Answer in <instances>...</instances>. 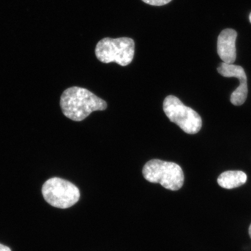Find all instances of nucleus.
<instances>
[{"label": "nucleus", "instance_id": "nucleus-1", "mask_svg": "<svg viewBox=\"0 0 251 251\" xmlns=\"http://www.w3.org/2000/svg\"><path fill=\"white\" fill-rule=\"evenodd\" d=\"M60 105L63 114L74 121H81L96 111L107 108L104 100L84 88L72 87L63 92Z\"/></svg>", "mask_w": 251, "mask_h": 251}, {"label": "nucleus", "instance_id": "nucleus-11", "mask_svg": "<svg viewBox=\"0 0 251 251\" xmlns=\"http://www.w3.org/2000/svg\"><path fill=\"white\" fill-rule=\"evenodd\" d=\"M249 234H250V237L251 238V225H250V226L249 228Z\"/></svg>", "mask_w": 251, "mask_h": 251}, {"label": "nucleus", "instance_id": "nucleus-5", "mask_svg": "<svg viewBox=\"0 0 251 251\" xmlns=\"http://www.w3.org/2000/svg\"><path fill=\"white\" fill-rule=\"evenodd\" d=\"M44 199L56 208L67 209L75 205L79 200L78 188L71 182L59 177L47 180L42 187Z\"/></svg>", "mask_w": 251, "mask_h": 251}, {"label": "nucleus", "instance_id": "nucleus-7", "mask_svg": "<svg viewBox=\"0 0 251 251\" xmlns=\"http://www.w3.org/2000/svg\"><path fill=\"white\" fill-rule=\"evenodd\" d=\"M237 31L232 29L222 31L218 39V53L222 60L228 64H233L237 57L235 42Z\"/></svg>", "mask_w": 251, "mask_h": 251}, {"label": "nucleus", "instance_id": "nucleus-2", "mask_svg": "<svg viewBox=\"0 0 251 251\" xmlns=\"http://www.w3.org/2000/svg\"><path fill=\"white\" fill-rule=\"evenodd\" d=\"M143 174L147 181L159 183L166 189L172 191L180 190L184 184L183 170L174 162L151 160L144 165Z\"/></svg>", "mask_w": 251, "mask_h": 251}, {"label": "nucleus", "instance_id": "nucleus-12", "mask_svg": "<svg viewBox=\"0 0 251 251\" xmlns=\"http://www.w3.org/2000/svg\"><path fill=\"white\" fill-rule=\"evenodd\" d=\"M249 18H250V23H251V14L250 15Z\"/></svg>", "mask_w": 251, "mask_h": 251}, {"label": "nucleus", "instance_id": "nucleus-6", "mask_svg": "<svg viewBox=\"0 0 251 251\" xmlns=\"http://www.w3.org/2000/svg\"><path fill=\"white\" fill-rule=\"evenodd\" d=\"M218 72L224 77L238 78L240 86L231 94L230 101L235 106L243 105L248 95L247 77L243 68L239 65L222 62L218 68Z\"/></svg>", "mask_w": 251, "mask_h": 251}, {"label": "nucleus", "instance_id": "nucleus-10", "mask_svg": "<svg viewBox=\"0 0 251 251\" xmlns=\"http://www.w3.org/2000/svg\"><path fill=\"white\" fill-rule=\"evenodd\" d=\"M0 251H11V250L8 247L0 244Z\"/></svg>", "mask_w": 251, "mask_h": 251}, {"label": "nucleus", "instance_id": "nucleus-8", "mask_svg": "<svg viewBox=\"0 0 251 251\" xmlns=\"http://www.w3.org/2000/svg\"><path fill=\"white\" fill-rule=\"evenodd\" d=\"M247 176L244 172L239 171H226L219 176L218 183L226 189H233L243 186L246 183Z\"/></svg>", "mask_w": 251, "mask_h": 251}, {"label": "nucleus", "instance_id": "nucleus-9", "mask_svg": "<svg viewBox=\"0 0 251 251\" xmlns=\"http://www.w3.org/2000/svg\"><path fill=\"white\" fill-rule=\"evenodd\" d=\"M147 4L153 6H162L168 4L172 0H142Z\"/></svg>", "mask_w": 251, "mask_h": 251}, {"label": "nucleus", "instance_id": "nucleus-3", "mask_svg": "<svg viewBox=\"0 0 251 251\" xmlns=\"http://www.w3.org/2000/svg\"><path fill=\"white\" fill-rule=\"evenodd\" d=\"M135 52L134 41L128 37L102 39L97 44L95 52L97 59L105 64L117 63L127 66L132 62Z\"/></svg>", "mask_w": 251, "mask_h": 251}, {"label": "nucleus", "instance_id": "nucleus-4", "mask_svg": "<svg viewBox=\"0 0 251 251\" xmlns=\"http://www.w3.org/2000/svg\"><path fill=\"white\" fill-rule=\"evenodd\" d=\"M163 108L169 120L176 124L185 133L189 134L199 132L202 127V119L192 108L184 105L177 97H166Z\"/></svg>", "mask_w": 251, "mask_h": 251}]
</instances>
